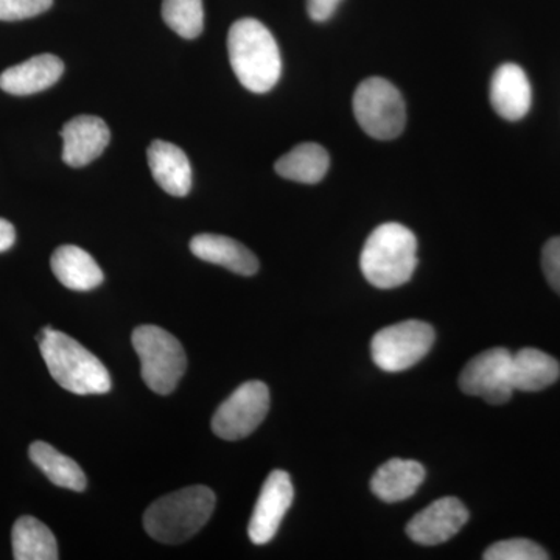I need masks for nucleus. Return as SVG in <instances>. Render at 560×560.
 I'll return each instance as SVG.
<instances>
[{
    "label": "nucleus",
    "mask_w": 560,
    "mask_h": 560,
    "mask_svg": "<svg viewBox=\"0 0 560 560\" xmlns=\"http://www.w3.org/2000/svg\"><path fill=\"white\" fill-rule=\"evenodd\" d=\"M228 51L232 70L246 90L265 94L278 84L282 58L275 36L261 22L253 18L234 22Z\"/></svg>",
    "instance_id": "obj_1"
},
{
    "label": "nucleus",
    "mask_w": 560,
    "mask_h": 560,
    "mask_svg": "<svg viewBox=\"0 0 560 560\" xmlns=\"http://www.w3.org/2000/svg\"><path fill=\"white\" fill-rule=\"evenodd\" d=\"M38 342L47 370L61 388L79 396H90L106 394L113 386L105 364L69 335L44 327Z\"/></svg>",
    "instance_id": "obj_2"
},
{
    "label": "nucleus",
    "mask_w": 560,
    "mask_h": 560,
    "mask_svg": "<svg viewBox=\"0 0 560 560\" xmlns=\"http://www.w3.org/2000/svg\"><path fill=\"white\" fill-rule=\"evenodd\" d=\"M416 267L418 241L404 224L385 223L375 228L361 250V272L375 289L404 285L415 275Z\"/></svg>",
    "instance_id": "obj_3"
},
{
    "label": "nucleus",
    "mask_w": 560,
    "mask_h": 560,
    "mask_svg": "<svg viewBox=\"0 0 560 560\" xmlns=\"http://www.w3.org/2000/svg\"><path fill=\"white\" fill-rule=\"evenodd\" d=\"M213 510L215 493L206 486H191L154 501L143 515V526L161 544H183L209 522Z\"/></svg>",
    "instance_id": "obj_4"
},
{
    "label": "nucleus",
    "mask_w": 560,
    "mask_h": 560,
    "mask_svg": "<svg viewBox=\"0 0 560 560\" xmlns=\"http://www.w3.org/2000/svg\"><path fill=\"white\" fill-rule=\"evenodd\" d=\"M131 340L145 385L161 396L173 393L187 366L186 352L178 338L161 327L140 326L132 331Z\"/></svg>",
    "instance_id": "obj_5"
},
{
    "label": "nucleus",
    "mask_w": 560,
    "mask_h": 560,
    "mask_svg": "<svg viewBox=\"0 0 560 560\" xmlns=\"http://www.w3.org/2000/svg\"><path fill=\"white\" fill-rule=\"evenodd\" d=\"M353 114L361 130L378 140L396 139L407 125V106L400 91L381 77H371L357 88Z\"/></svg>",
    "instance_id": "obj_6"
},
{
    "label": "nucleus",
    "mask_w": 560,
    "mask_h": 560,
    "mask_svg": "<svg viewBox=\"0 0 560 560\" xmlns=\"http://www.w3.org/2000/svg\"><path fill=\"white\" fill-rule=\"evenodd\" d=\"M433 327L423 320L410 319L385 327L371 342L372 360L386 372L410 370L433 348Z\"/></svg>",
    "instance_id": "obj_7"
},
{
    "label": "nucleus",
    "mask_w": 560,
    "mask_h": 560,
    "mask_svg": "<svg viewBox=\"0 0 560 560\" xmlns=\"http://www.w3.org/2000/svg\"><path fill=\"white\" fill-rule=\"evenodd\" d=\"M270 411V389L259 381L246 382L220 405L212 419V430L224 441L249 436Z\"/></svg>",
    "instance_id": "obj_8"
},
{
    "label": "nucleus",
    "mask_w": 560,
    "mask_h": 560,
    "mask_svg": "<svg viewBox=\"0 0 560 560\" xmlns=\"http://www.w3.org/2000/svg\"><path fill=\"white\" fill-rule=\"evenodd\" d=\"M459 388L467 396L481 397L490 405H503L514 394L512 353L495 348L471 359L459 375Z\"/></svg>",
    "instance_id": "obj_9"
},
{
    "label": "nucleus",
    "mask_w": 560,
    "mask_h": 560,
    "mask_svg": "<svg viewBox=\"0 0 560 560\" xmlns=\"http://www.w3.org/2000/svg\"><path fill=\"white\" fill-rule=\"evenodd\" d=\"M294 499L293 482L283 470L271 471L257 499L248 526L250 541L265 545L275 539Z\"/></svg>",
    "instance_id": "obj_10"
},
{
    "label": "nucleus",
    "mask_w": 560,
    "mask_h": 560,
    "mask_svg": "<svg viewBox=\"0 0 560 560\" xmlns=\"http://www.w3.org/2000/svg\"><path fill=\"white\" fill-rule=\"evenodd\" d=\"M469 511L455 497H445L420 511L408 523V537L423 547L444 544L469 522Z\"/></svg>",
    "instance_id": "obj_11"
},
{
    "label": "nucleus",
    "mask_w": 560,
    "mask_h": 560,
    "mask_svg": "<svg viewBox=\"0 0 560 560\" xmlns=\"http://www.w3.org/2000/svg\"><path fill=\"white\" fill-rule=\"evenodd\" d=\"M61 138L62 161L69 167L80 168L102 156L109 145L110 132L101 117L79 116L62 127Z\"/></svg>",
    "instance_id": "obj_12"
},
{
    "label": "nucleus",
    "mask_w": 560,
    "mask_h": 560,
    "mask_svg": "<svg viewBox=\"0 0 560 560\" xmlns=\"http://www.w3.org/2000/svg\"><path fill=\"white\" fill-rule=\"evenodd\" d=\"M533 102V91L528 77L521 66H500L490 81V103L503 119L521 120L528 114Z\"/></svg>",
    "instance_id": "obj_13"
},
{
    "label": "nucleus",
    "mask_w": 560,
    "mask_h": 560,
    "mask_svg": "<svg viewBox=\"0 0 560 560\" xmlns=\"http://www.w3.org/2000/svg\"><path fill=\"white\" fill-rule=\"evenodd\" d=\"M65 72L60 58L51 54L38 55L31 60L7 69L0 75V90L11 95H32L49 90Z\"/></svg>",
    "instance_id": "obj_14"
},
{
    "label": "nucleus",
    "mask_w": 560,
    "mask_h": 560,
    "mask_svg": "<svg viewBox=\"0 0 560 560\" xmlns=\"http://www.w3.org/2000/svg\"><path fill=\"white\" fill-rule=\"evenodd\" d=\"M151 175L162 190L173 197H186L191 189V167L189 158L179 147L165 140H154L149 153Z\"/></svg>",
    "instance_id": "obj_15"
},
{
    "label": "nucleus",
    "mask_w": 560,
    "mask_h": 560,
    "mask_svg": "<svg viewBox=\"0 0 560 560\" xmlns=\"http://www.w3.org/2000/svg\"><path fill=\"white\" fill-rule=\"evenodd\" d=\"M190 250L198 259L220 265L241 276L259 271V260L246 246L224 235L200 234L191 238Z\"/></svg>",
    "instance_id": "obj_16"
},
{
    "label": "nucleus",
    "mask_w": 560,
    "mask_h": 560,
    "mask_svg": "<svg viewBox=\"0 0 560 560\" xmlns=\"http://www.w3.org/2000/svg\"><path fill=\"white\" fill-rule=\"evenodd\" d=\"M425 480V469L418 460L390 459L375 471L371 480L372 492L385 503H399L415 495Z\"/></svg>",
    "instance_id": "obj_17"
},
{
    "label": "nucleus",
    "mask_w": 560,
    "mask_h": 560,
    "mask_svg": "<svg viewBox=\"0 0 560 560\" xmlns=\"http://www.w3.org/2000/svg\"><path fill=\"white\" fill-rule=\"evenodd\" d=\"M50 265L54 275L69 290L91 291L105 279L94 257L79 246H60L51 256Z\"/></svg>",
    "instance_id": "obj_18"
},
{
    "label": "nucleus",
    "mask_w": 560,
    "mask_h": 560,
    "mask_svg": "<svg viewBox=\"0 0 560 560\" xmlns=\"http://www.w3.org/2000/svg\"><path fill=\"white\" fill-rule=\"evenodd\" d=\"M559 361L539 349L526 348L512 353V383L515 390L537 393L558 382Z\"/></svg>",
    "instance_id": "obj_19"
},
{
    "label": "nucleus",
    "mask_w": 560,
    "mask_h": 560,
    "mask_svg": "<svg viewBox=\"0 0 560 560\" xmlns=\"http://www.w3.org/2000/svg\"><path fill=\"white\" fill-rule=\"evenodd\" d=\"M330 158L318 143L305 142L283 154L275 168L282 178L302 184H316L329 171Z\"/></svg>",
    "instance_id": "obj_20"
},
{
    "label": "nucleus",
    "mask_w": 560,
    "mask_h": 560,
    "mask_svg": "<svg viewBox=\"0 0 560 560\" xmlns=\"http://www.w3.org/2000/svg\"><path fill=\"white\" fill-rule=\"evenodd\" d=\"M16 560H57L58 544L54 533L31 515L18 518L11 533Z\"/></svg>",
    "instance_id": "obj_21"
},
{
    "label": "nucleus",
    "mask_w": 560,
    "mask_h": 560,
    "mask_svg": "<svg viewBox=\"0 0 560 560\" xmlns=\"http://www.w3.org/2000/svg\"><path fill=\"white\" fill-rule=\"evenodd\" d=\"M28 455L32 463L58 488L75 490V492H83L86 489V475L79 464L62 455L47 442H33Z\"/></svg>",
    "instance_id": "obj_22"
},
{
    "label": "nucleus",
    "mask_w": 560,
    "mask_h": 560,
    "mask_svg": "<svg viewBox=\"0 0 560 560\" xmlns=\"http://www.w3.org/2000/svg\"><path fill=\"white\" fill-rule=\"evenodd\" d=\"M162 18L180 38H198L205 27L202 0H164Z\"/></svg>",
    "instance_id": "obj_23"
},
{
    "label": "nucleus",
    "mask_w": 560,
    "mask_h": 560,
    "mask_svg": "<svg viewBox=\"0 0 560 560\" xmlns=\"http://www.w3.org/2000/svg\"><path fill=\"white\" fill-rule=\"evenodd\" d=\"M482 558L486 560H547L550 555L528 539L501 540L490 545Z\"/></svg>",
    "instance_id": "obj_24"
},
{
    "label": "nucleus",
    "mask_w": 560,
    "mask_h": 560,
    "mask_svg": "<svg viewBox=\"0 0 560 560\" xmlns=\"http://www.w3.org/2000/svg\"><path fill=\"white\" fill-rule=\"evenodd\" d=\"M54 0H0V21L31 20L50 9Z\"/></svg>",
    "instance_id": "obj_25"
},
{
    "label": "nucleus",
    "mask_w": 560,
    "mask_h": 560,
    "mask_svg": "<svg viewBox=\"0 0 560 560\" xmlns=\"http://www.w3.org/2000/svg\"><path fill=\"white\" fill-rule=\"evenodd\" d=\"M541 268L545 278L556 293L560 294V237L551 238L541 253Z\"/></svg>",
    "instance_id": "obj_26"
},
{
    "label": "nucleus",
    "mask_w": 560,
    "mask_h": 560,
    "mask_svg": "<svg viewBox=\"0 0 560 560\" xmlns=\"http://www.w3.org/2000/svg\"><path fill=\"white\" fill-rule=\"evenodd\" d=\"M341 0H307L308 16L315 22H326L334 16Z\"/></svg>",
    "instance_id": "obj_27"
},
{
    "label": "nucleus",
    "mask_w": 560,
    "mask_h": 560,
    "mask_svg": "<svg viewBox=\"0 0 560 560\" xmlns=\"http://www.w3.org/2000/svg\"><path fill=\"white\" fill-rule=\"evenodd\" d=\"M16 241V231L10 221L0 219V253H5Z\"/></svg>",
    "instance_id": "obj_28"
}]
</instances>
